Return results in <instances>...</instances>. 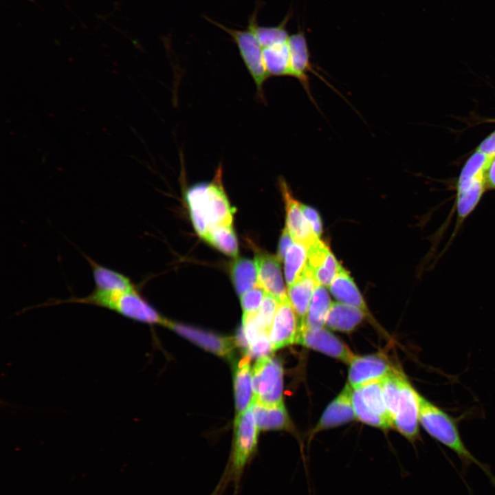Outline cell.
Here are the masks:
<instances>
[{
	"label": "cell",
	"mask_w": 495,
	"mask_h": 495,
	"mask_svg": "<svg viewBox=\"0 0 495 495\" xmlns=\"http://www.w3.org/2000/svg\"><path fill=\"white\" fill-rule=\"evenodd\" d=\"M206 19L230 36L256 85L257 98L265 102L263 86L269 76L263 63L262 47L250 27L248 25L246 28L242 30L231 29L209 18Z\"/></svg>",
	"instance_id": "cell-5"
},
{
	"label": "cell",
	"mask_w": 495,
	"mask_h": 495,
	"mask_svg": "<svg viewBox=\"0 0 495 495\" xmlns=\"http://www.w3.org/2000/svg\"><path fill=\"white\" fill-rule=\"evenodd\" d=\"M231 277L237 294L241 296L258 285L256 262L246 258L236 259L231 267Z\"/></svg>",
	"instance_id": "cell-25"
},
{
	"label": "cell",
	"mask_w": 495,
	"mask_h": 495,
	"mask_svg": "<svg viewBox=\"0 0 495 495\" xmlns=\"http://www.w3.org/2000/svg\"><path fill=\"white\" fill-rule=\"evenodd\" d=\"M300 206L313 231L319 237L322 232V224L318 212L313 208L301 203Z\"/></svg>",
	"instance_id": "cell-36"
},
{
	"label": "cell",
	"mask_w": 495,
	"mask_h": 495,
	"mask_svg": "<svg viewBox=\"0 0 495 495\" xmlns=\"http://www.w3.org/2000/svg\"><path fill=\"white\" fill-rule=\"evenodd\" d=\"M253 406L252 400L248 408L236 417L231 454L219 482L210 495H223L231 485L234 487L233 495L238 494L245 470L257 449L258 429L254 417Z\"/></svg>",
	"instance_id": "cell-2"
},
{
	"label": "cell",
	"mask_w": 495,
	"mask_h": 495,
	"mask_svg": "<svg viewBox=\"0 0 495 495\" xmlns=\"http://www.w3.org/2000/svg\"><path fill=\"white\" fill-rule=\"evenodd\" d=\"M485 180L488 186L495 188V157L485 171Z\"/></svg>",
	"instance_id": "cell-39"
},
{
	"label": "cell",
	"mask_w": 495,
	"mask_h": 495,
	"mask_svg": "<svg viewBox=\"0 0 495 495\" xmlns=\"http://www.w3.org/2000/svg\"><path fill=\"white\" fill-rule=\"evenodd\" d=\"M285 275L288 286L298 278L307 265V249L302 243L291 245L285 257Z\"/></svg>",
	"instance_id": "cell-30"
},
{
	"label": "cell",
	"mask_w": 495,
	"mask_h": 495,
	"mask_svg": "<svg viewBox=\"0 0 495 495\" xmlns=\"http://www.w3.org/2000/svg\"><path fill=\"white\" fill-rule=\"evenodd\" d=\"M288 45L290 55L291 76L297 78L302 84L310 99L314 102L310 91L308 72H316L309 60V52L303 32H300L289 36Z\"/></svg>",
	"instance_id": "cell-15"
},
{
	"label": "cell",
	"mask_w": 495,
	"mask_h": 495,
	"mask_svg": "<svg viewBox=\"0 0 495 495\" xmlns=\"http://www.w3.org/2000/svg\"><path fill=\"white\" fill-rule=\"evenodd\" d=\"M477 151L490 158L495 157V131L481 142Z\"/></svg>",
	"instance_id": "cell-38"
},
{
	"label": "cell",
	"mask_w": 495,
	"mask_h": 495,
	"mask_svg": "<svg viewBox=\"0 0 495 495\" xmlns=\"http://www.w3.org/2000/svg\"><path fill=\"white\" fill-rule=\"evenodd\" d=\"M182 336L221 356H229L236 340L230 337H221L193 327L168 322L167 326Z\"/></svg>",
	"instance_id": "cell-16"
},
{
	"label": "cell",
	"mask_w": 495,
	"mask_h": 495,
	"mask_svg": "<svg viewBox=\"0 0 495 495\" xmlns=\"http://www.w3.org/2000/svg\"><path fill=\"white\" fill-rule=\"evenodd\" d=\"M419 395L406 377L393 427L412 443L419 439Z\"/></svg>",
	"instance_id": "cell-8"
},
{
	"label": "cell",
	"mask_w": 495,
	"mask_h": 495,
	"mask_svg": "<svg viewBox=\"0 0 495 495\" xmlns=\"http://www.w3.org/2000/svg\"><path fill=\"white\" fill-rule=\"evenodd\" d=\"M329 286L331 293L340 302L357 307L369 316L362 296L349 273L342 265Z\"/></svg>",
	"instance_id": "cell-19"
},
{
	"label": "cell",
	"mask_w": 495,
	"mask_h": 495,
	"mask_svg": "<svg viewBox=\"0 0 495 495\" xmlns=\"http://www.w3.org/2000/svg\"><path fill=\"white\" fill-rule=\"evenodd\" d=\"M295 343L318 351L346 363H350L355 356L345 344L324 328L309 330L304 327H299Z\"/></svg>",
	"instance_id": "cell-9"
},
{
	"label": "cell",
	"mask_w": 495,
	"mask_h": 495,
	"mask_svg": "<svg viewBox=\"0 0 495 495\" xmlns=\"http://www.w3.org/2000/svg\"><path fill=\"white\" fill-rule=\"evenodd\" d=\"M352 403L355 418L371 426L386 430L388 424L380 417L373 413L364 403L359 388H353Z\"/></svg>",
	"instance_id": "cell-33"
},
{
	"label": "cell",
	"mask_w": 495,
	"mask_h": 495,
	"mask_svg": "<svg viewBox=\"0 0 495 495\" xmlns=\"http://www.w3.org/2000/svg\"><path fill=\"white\" fill-rule=\"evenodd\" d=\"M222 176L220 164L210 182L193 184L186 192L193 226L203 239L213 226L232 225L233 210L223 188Z\"/></svg>",
	"instance_id": "cell-1"
},
{
	"label": "cell",
	"mask_w": 495,
	"mask_h": 495,
	"mask_svg": "<svg viewBox=\"0 0 495 495\" xmlns=\"http://www.w3.org/2000/svg\"><path fill=\"white\" fill-rule=\"evenodd\" d=\"M253 412L258 430H283L290 428L289 419L283 402L264 405L254 400Z\"/></svg>",
	"instance_id": "cell-20"
},
{
	"label": "cell",
	"mask_w": 495,
	"mask_h": 495,
	"mask_svg": "<svg viewBox=\"0 0 495 495\" xmlns=\"http://www.w3.org/2000/svg\"><path fill=\"white\" fill-rule=\"evenodd\" d=\"M283 368L270 356L260 358L252 371L253 399L264 405L283 403Z\"/></svg>",
	"instance_id": "cell-6"
},
{
	"label": "cell",
	"mask_w": 495,
	"mask_h": 495,
	"mask_svg": "<svg viewBox=\"0 0 495 495\" xmlns=\"http://www.w3.org/2000/svg\"><path fill=\"white\" fill-rule=\"evenodd\" d=\"M406 378L400 369L394 368L381 380L383 395L393 427L399 404L402 384Z\"/></svg>",
	"instance_id": "cell-27"
},
{
	"label": "cell",
	"mask_w": 495,
	"mask_h": 495,
	"mask_svg": "<svg viewBox=\"0 0 495 495\" xmlns=\"http://www.w3.org/2000/svg\"><path fill=\"white\" fill-rule=\"evenodd\" d=\"M419 421L430 437L457 455L465 472L470 465L475 464L485 472L495 486V476L490 468L480 462L464 444L456 420L420 394L419 395Z\"/></svg>",
	"instance_id": "cell-3"
},
{
	"label": "cell",
	"mask_w": 495,
	"mask_h": 495,
	"mask_svg": "<svg viewBox=\"0 0 495 495\" xmlns=\"http://www.w3.org/2000/svg\"><path fill=\"white\" fill-rule=\"evenodd\" d=\"M280 261L277 256L266 253L258 254L255 258L258 285L279 302L289 298L283 280Z\"/></svg>",
	"instance_id": "cell-12"
},
{
	"label": "cell",
	"mask_w": 495,
	"mask_h": 495,
	"mask_svg": "<svg viewBox=\"0 0 495 495\" xmlns=\"http://www.w3.org/2000/svg\"><path fill=\"white\" fill-rule=\"evenodd\" d=\"M262 54L264 66L269 77L291 76L288 40L262 47Z\"/></svg>",
	"instance_id": "cell-23"
},
{
	"label": "cell",
	"mask_w": 495,
	"mask_h": 495,
	"mask_svg": "<svg viewBox=\"0 0 495 495\" xmlns=\"http://www.w3.org/2000/svg\"><path fill=\"white\" fill-rule=\"evenodd\" d=\"M260 6H257L248 19V25L252 29L261 47L270 46L288 40L289 36L285 28L288 16L278 25L275 27L261 26L257 16Z\"/></svg>",
	"instance_id": "cell-26"
},
{
	"label": "cell",
	"mask_w": 495,
	"mask_h": 495,
	"mask_svg": "<svg viewBox=\"0 0 495 495\" xmlns=\"http://www.w3.org/2000/svg\"><path fill=\"white\" fill-rule=\"evenodd\" d=\"M204 239L228 256L235 257L238 254V241L232 225L213 226Z\"/></svg>",
	"instance_id": "cell-28"
},
{
	"label": "cell",
	"mask_w": 495,
	"mask_h": 495,
	"mask_svg": "<svg viewBox=\"0 0 495 495\" xmlns=\"http://www.w3.org/2000/svg\"><path fill=\"white\" fill-rule=\"evenodd\" d=\"M485 184V175L480 176L468 189L457 193V212L461 219L466 217L476 206L484 191Z\"/></svg>",
	"instance_id": "cell-32"
},
{
	"label": "cell",
	"mask_w": 495,
	"mask_h": 495,
	"mask_svg": "<svg viewBox=\"0 0 495 495\" xmlns=\"http://www.w3.org/2000/svg\"><path fill=\"white\" fill-rule=\"evenodd\" d=\"M349 364L348 384L353 388L371 381L380 380L395 368L380 354L355 355Z\"/></svg>",
	"instance_id": "cell-11"
},
{
	"label": "cell",
	"mask_w": 495,
	"mask_h": 495,
	"mask_svg": "<svg viewBox=\"0 0 495 495\" xmlns=\"http://www.w3.org/2000/svg\"><path fill=\"white\" fill-rule=\"evenodd\" d=\"M317 284L311 271L307 265L295 282L288 286V297L299 318V325L305 322Z\"/></svg>",
	"instance_id": "cell-17"
},
{
	"label": "cell",
	"mask_w": 495,
	"mask_h": 495,
	"mask_svg": "<svg viewBox=\"0 0 495 495\" xmlns=\"http://www.w3.org/2000/svg\"><path fill=\"white\" fill-rule=\"evenodd\" d=\"M299 321L289 298L279 302L273 323L269 331L272 351L296 342Z\"/></svg>",
	"instance_id": "cell-10"
},
{
	"label": "cell",
	"mask_w": 495,
	"mask_h": 495,
	"mask_svg": "<svg viewBox=\"0 0 495 495\" xmlns=\"http://www.w3.org/2000/svg\"><path fill=\"white\" fill-rule=\"evenodd\" d=\"M278 186L285 204L286 228L295 242L303 244L307 248L319 239L305 217L300 202L296 200L285 179L280 177Z\"/></svg>",
	"instance_id": "cell-7"
},
{
	"label": "cell",
	"mask_w": 495,
	"mask_h": 495,
	"mask_svg": "<svg viewBox=\"0 0 495 495\" xmlns=\"http://www.w3.org/2000/svg\"><path fill=\"white\" fill-rule=\"evenodd\" d=\"M82 255L91 267L94 289L102 292H122L136 287L126 275L97 263L84 253Z\"/></svg>",
	"instance_id": "cell-18"
},
{
	"label": "cell",
	"mask_w": 495,
	"mask_h": 495,
	"mask_svg": "<svg viewBox=\"0 0 495 495\" xmlns=\"http://www.w3.org/2000/svg\"><path fill=\"white\" fill-rule=\"evenodd\" d=\"M366 316L363 311L357 307L342 302H333L325 324L333 330L350 332Z\"/></svg>",
	"instance_id": "cell-21"
},
{
	"label": "cell",
	"mask_w": 495,
	"mask_h": 495,
	"mask_svg": "<svg viewBox=\"0 0 495 495\" xmlns=\"http://www.w3.org/2000/svg\"><path fill=\"white\" fill-rule=\"evenodd\" d=\"M352 391L353 388L349 384H346L342 392L324 411L320 421L313 428L311 437L321 430L340 426L355 419Z\"/></svg>",
	"instance_id": "cell-14"
},
{
	"label": "cell",
	"mask_w": 495,
	"mask_h": 495,
	"mask_svg": "<svg viewBox=\"0 0 495 495\" xmlns=\"http://www.w3.org/2000/svg\"><path fill=\"white\" fill-rule=\"evenodd\" d=\"M332 303L328 292L323 285L317 284L307 311L305 322L299 327L309 330L323 328Z\"/></svg>",
	"instance_id": "cell-24"
},
{
	"label": "cell",
	"mask_w": 495,
	"mask_h": 495,
	"mask_svg": "<svg viewBox=\"0 0 495 495\" xmlns=\"http://www.w3.org/2000/svg\"><path fill=\"white\" fill-rule=\"evenodd\" d=\"M78 303L104 308L127 319L148 324L167 326L168 320L163 318L142 296L135 287L122 292H102L94 289L86 296L55 300L54 304Z\"/></svg>",
	"instance_id": "cell-4"
},
{
	"label": "cell",
	"mask_w": 495,
	"mask_h": 495,
	"mask_svg": "<svg viewBox=\"0 0 495 495\" xmlns=\"http://www.w3.org/2000/svg\"><path fill=\"white\" fill-rule=\"evenodd\" d=\"M381 380L367 382L357 388L360 389L362 397L368 408L384 419L390 428H393L383 395Z\"/></svg>",
	"instance_id": "cell-29"
},
{
	"label": "cell",
	"mask_w": 495,
	"mask_h": 495,
	"mask_svg": "<svg viewBox=\"0 0 495 495\" xmlns=\"http://www.w3.org/2000/svg\"><path fill=\"white\" fill-rule=\"evenodd\" d=\"M265 292L258 285L241 296V304L243 314L256 313L260 308Z\"/></svg>",
	"instance_id": "cell-35"
},
{
	"label": "cell",
	"mask_w": 495,
	"mask_h": 495,
	"mask_svg": "<svg viewBox=\"0 0 495 495\" xmlns=\"http://www.w3.org/2000/svg\"><path fill=\"white\" fill-rule=\"evenodd\" d=\"M279 302L272 296L266 294L262 304L256 313V320L259 327L269 333Z\"/></svg>",
	"instance_id": "cell-34"
},
{
	"label": "cell",
	"mask_w": 495,
	"mask_h": 495,
	"mask_svg": "<svg viewBox=\"0 0 495 495\" xmlns=\"http://www.w3.org/2000/svg\"><path fill=\"white\" fill-rule=\"evenodd\" d=\"M249 358L248 356L245 360H241L234 371V385L236 416L243 413L253 400L252 371Z\"/></svg>",
	"instance_id": "cell-22"
},
{
	"label": "cell",
	"mask_w": 495,
	"mask_h": 495,
	"mask_svg": "<svg viewBox=\"0 0 495 495\" xmlns=\"http://www.w3.org/2000/svg\"><path fill=\"white\" fill-rule=\"evenodd\" d=\"M293 243V239L285 228L282 232L278 247L277 257L280 261L284 260L288 249Z\"/></svg>",
	"instance_id": "cell-37"
},
{
	"label": "cell",
	"mask_w": 495,
	"mask_h": 495,
	"mask_svg": "<svg viewBox=\"0 0 495 495\" xmlns=\"http://www.w3.org/2000/svg\"><path fill=\"white\" fill-rule=\"evenodd\" d=\"M307 265L318 284L329 286L337 274L340 264L329 247L317 240L307 248Z\"/></svg>",
	"instance_id": "cell-13"
},
{
	"label": "cell",
	"mask_w": 495,
	"mask_h": 495,
	"mask_svg": "<svg viewBox=\"0 0 495 495\" xmlns=\"http://www.w3.org/2000/svg\"><path fill=\"white\" fill-rule=\"evenodd\" d=\"M492 160L485 154L476 151L469 158L461 171L457 186V193L468 189L476 177L485 175V171Z\"/></svg>",
	"instance_id": "cell-31"
}]
</instances>
